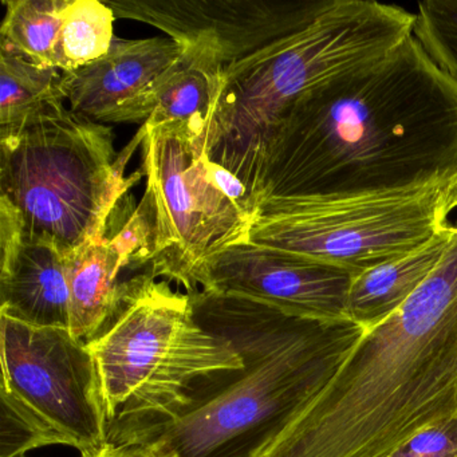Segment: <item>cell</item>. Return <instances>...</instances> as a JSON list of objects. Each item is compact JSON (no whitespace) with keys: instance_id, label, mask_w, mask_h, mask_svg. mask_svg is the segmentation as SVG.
Segmentation results:
<instances>
[{"instance_id":"obj_4","label":"cell","mask_w":457,"mask_h":457,"mask_svg":"<svg viewBox=\"0 0 457 457\" xmlns=\"http://www.w3.org/2000/svg\"><path fill=\"white\" fill-rule=\"evenodd\" d=\"M416 15L374 0H334L309 28L226 66L202 133L211 164L237 176L256 210L264 164L286 109L342 71L378 60L413 34Z\"/></svg>"},{"instance_id":"obj_13","label":"cell","mask_w":457,"mask_h":457,"mask_svg":"<svg viewBox=\"0 0 457 457\" xmlns=\"http://www.w3.org/2000/svg\"><path fill=\"white\" fill-rule=\"evenodd\" d=\"M152 247L154 219L143 197L136 208L117 210L105 237L68 256L71 333L77 339L89 344L109 328L121 295L120 274L148 266Z\"/></svg>"},{"instance_id":"obj_22","label":"cell","mask_w":457,"mask_h":457,"mask_svg":"<svg viewBox=\"0 0 457 457\" xmlns=\"http://www.w3.org/2000/svg\"><path fill=\"white\" fill-rule=\"evenodd\" d=\"M390 457H457V417L422 430Z\"/></svg>"},{"instance_id":"obj_16","label":"cell","mask_w":457,"mask_h":457,"mask_svg":"<svg viewBox=\"0 0 457 457\" xmlns=\"http://www.w3.org/2000/svg\"><path fill=\"white\" fill-rule=\"evenodd\" d=\"M181 44L183 54L170 69L145 124L186 122L203 133L220 93L226 61L210 39Z\"/></svg>"},{"instance_id":"obj_11","label":"cell","mask_w":457,"mask_h":457,"mask_svg":"<svg viewBox=\"0 0 457 457\" xmlns=\"http://www.w3.org/2000/svg\"><path fill=\"white\" fill-rule=\"evenodd\" d=\"M357 275L295 253L245 242L223 251L200 272L202 290L243 296L294 317L347 318V298Z\"/></svg>"},{"instance_id":"obj_14","label":"cell","mask_w":457,"mask_h":457,"mask_svg":"<svg viewBox=\"0 0 457 457\" xmlns=\"http://www.w3.org/2000/svg\"><path fill=\"white\" fill-rule=\"evenodd\" d=\"M0 315L36 328L71 330L69 259L54 245L23 234L0 205Z\"/></svg>"},{"instance_id":"obj_12","label":"cell","mask_w":457,"mask_h":457,"mask_svg":"<svg viewBox=\"0 0 457 457\" xmlns=\"http://www.w3.org/2000/svg\"><path fill=\"white\" fill-rule=\"evenodd\" d=\"M184 44L170 37L114 38L95 62L62 73V92L71 111L92 121L145 124Z\"/></svg>"},{"instance_id":"obj_23","label":"cell","mask_w":457,"mask_h":457,"mask_svg":"<svg viewBox=\"0 0 457 457\" xmlns=\"http://www.w3.org/2000/svg\"><path fill=\"white\" fill-rule=\"evenodd\" d=\"M100 457H156L143 446L136 445H112L103 456Z\"/></svg>"},{"instance_id":"obj_24","label":"cell","mask_w":457,"mask_h":457,"mask_svg":"<svg viewBox=\"0 0 457 457\" xmlns=\"http://www.w3.org/2000/svg\"><path fill=\"white\" fill-rule=\"evenodd\" d=\"M444 207L448 216L452 211L457 210V172L444 191Z\"/></svg>"},{"instance_id":"obj_9","label":"cell","mask_w":457,"mask_h":457,"mask_svg":"<svg viewBox=\"0 0 457 457\" xmlns=\"http://www.w3.org/2000/svg\"><path fill=\"white\" fill-rule=\"evenodd\" d=\"M2 389L25 401L81 457L111 448L95 355L68 328H36L0 315Z\"/></svg>"},{"instance_id":"obj_18","label":"cell","mask_w":457,"mask_h":457,"mask_svg":"<svg viewBox=\"0 0 457 457\" xmlns=\"http://www.w3.org/2000/svg\"><path fill=\"white\" fill-rule=\"evenodd\" d=\"M71 0H4L0 45L44 68H54L63 12Z\"/></svg>"},{"instance_id":"obj_3","label":"cell","mask_w":457,"mask_h":457,"mask_svg":"<svg viewBox=\"0 0 457 457\" xmlns=\"http://www.w3.org/2000/svg\"><path fill=\"white\" fill-rule=\"evenodd\" d=\"M457 417V224L438 266L366 331L261 457H390Z\"/></svg>"},{"instance_id":"obj_19","label":"cell","mask_w":457,"mask_h":457,"mask_svg":"<svg viewBox=\"0 0 457 457\" xmlns=\"http://www.w3.org/2000/svg\"><path fill=\"white\" fill-rule=\"evenodd\" d=\"M113 10L100 0H71L55 46L54 68L79 71L105 55L114 41Z\"/></svg>"},{"instance_id":"obj_10","label":"cell","mask_w":457,"mask_h":457,"mask_svg":"<svg viewBox=\"0 0 457 457\" xmlns=\"http://www.w3.org/2000/svg\"><path fill=\"white\" fill-rule=\"evenodd\" d=\"M116 18L179 42L207 38L226 65L309 28L334 0H108Z\"/></svg>"},{"instance_id":"obj_7","label":"cell","mask_w":457,"mask_h":457,"mask_svg":"<svg viewBox=\"0 0 457 457\" xmlns=\"http://www.w3.org/2000/svg\"><path fill=\"white\" fill-rule=\"evenodd\" d=\"M144 199L154 219V247L145 272L199 290L208 262L248 242L253 218L211 176L202 130L186 122L144 124Z\"/></svg>"},{"instance_id":"obj_15","label":"cell","mask_w":457,"mask_h":457,"mask_svg":"<svg viewBox=\"0 0 457 457\" xmlns=\"http://www.w3.org/2000/svg\"><path fill=\"white\" fill-rule=\"evenodd\" d=\"M453 229L449 224L416 251L354 277L347 318L368 331L392 317L435 271L448 250Z\"/></svg>"},{"instance_id":"obj_1","label":"cell","mask_w":457,"mask_h":457,"mask_svg":"<svg viewBox=\"0 0 457 457\" xmlns=\"http://www.w3.org/2000/svg\"><path fill=\"white\" fill-rule=\"evenodd\" d=\"M457 172V84L413 34L299 96L280 117L259 204L444 188Z\"/></svg>"},{"instance_id":"obj_6","label":"cell","mask_w":457,"mask_h":457,"mask_svg":"<svg viewBox=\"0 0 457 457\" xmlns=\"http://www.w3.org/2000/svg\"><path fill=\"white\" fill-rule=\"evenodd\" d=\"M87 345L109 428L167 414L200 379L243 366L228 339L197 322L188 294L148 272L122 280L113 320Z\"/></svg>"},{"instance_id":"obj_17","label":"cell","mask_w":457,"mask_h":457,"mask_svg":"<svg viewBox=\"0 0 457 457\" xmlns=\"http://www.w3.org/2000/svg\"><path fill=\"white\" fill-rule=\"evenodd\" d=\"M54 103H65L62 71L37 65L0 45V137L17 132Z\"/></svg>"},{"instance_id":"obj_5","label":"cell","mask_w":457,"mask_h":457,"mask_svg":"<svg viewBox=\"0 0 457 457\" xmlns=\"http://www.w3.org/2000/svg\"><path fill=\"white\" fill-rule=\"evenodd\" d=\"M145 127L117 156L112 128L54 103L0 137V205L23 234L73 256L105 237L138 175L125 167Z\"/></svg>"},{"instance_id":"obj_2","label":"cell","mask_w":457,"mask_h":457,"mask_svg":"<svg viewBox=\"0 0 457 457\" xmlns=\"http://www.w3.org/2000/svg\"><path fill=\"white\" fill-rule=\"evenodd\" d=\"M187 294L197 322L228 339L243 366L200 379L167 414L109 428L112 445L156 457H261L366 333L350 320H306L200 288Z\"/></svg>"},{"instance_id":"obj_20","label":"cell","mask_w":457,"mask_h":457,"mask_svg":"<svg viewBox=\"0 0 457 457\" xmlns=\"http://www.w3.org/2000/svg\"><path fill=\"white\" fill-rule=\"evenodd\" d=\"M0 457H26L33 449L66 445L62 436L25 401L0 387Z\"/></svg>"},{"instance_id":"obj_8","label":"cell","mask_w":457,"mask_h":457,"mask_svg":"<svg viewBox=\"0 0 457 457\" xmlns=\"http://www.w3.org/2000/svg\"><path fill=\"white\" fill-rule=\"evenodd\" d=\"M444 191L341 203L270 197L253 215L248 242L358 275L416 251L448 227Z\"/></svg>"},{"instance_id":"obj_21","label":"cell","mask_w":457,"mask_h":457,"mask_svg":"<svg viewBox=\"0 0 457 457\" xmlns=\"http://www.w3.org/2000/svg\"><path fill=\"white\" fill-rule=\"evenodd\" d=\"M414 15V38L457 84V0H425Z\"/></svg>"}]
</instances>
